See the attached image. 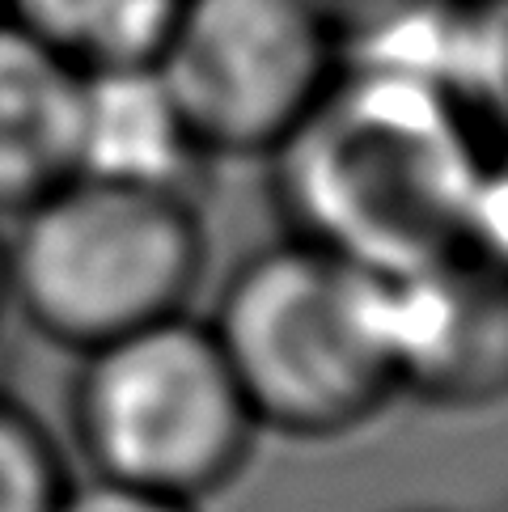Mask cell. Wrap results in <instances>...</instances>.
Wrapping results in <instances>:
<instances>
[{"instance_id": "10", "label": "cell", "mask_w": 508, "mask_h": 512, "mask_svg": "<svg viewBox=\"0 0 508 512\" xmlns=\"http://www.w3.org/2000/svg\"><path fill=\"white\" fill-rule=\"evenodd\" d=\"M56 512H204L195 500H178L166 491L115 483L102 474H85V479H68Z\"/></svg>"}, {"instance_id": "11", "label": "cell", "mask_w": 508, "mask_h": 512, "mask_svg": "<svg viewBox=\"0 0 508 512\" xmlns=\"http://www.w3.org/2000/svg\"><path fill=\"white\" fill-rule=\"evenodd\" d=\"M5 233H0V314H5Z\"/></svg>"}, {"instance_id": "5", "label": "cell", "mask_w": 508, "mask_h": 512, "mask_svg": "<svg viewBox=\"0 0 508 512\" xmlns=\"http://www.w3.org/2000/svg\"><path fill=\"white\" fill-rule=\"evenodd\" d=\"M386 280V347L398 398L479 407L504 394V297L487 259H441Z\"/></svg>"}, {"instance_id": "1", "label": "cell", "mask_w": 508, "mask_h": 512, "mask_svg": "<svg viewBox=\"0 0 508 512\" xmlns=\"http://www.w3.org/2000/svg\"><path fill=\"white\" fill-rule=\"evenodd\" d=\"M259 432L339 441L398 402L386 280L305 237L233 271L208 318Z\"/></svg>"}, {"instance_id": "4", "label": "cell", "mask_w": 508, "mask_h": 512, "mask_svg": "<svg viewBox=\"0 0 508 512\" xmlns=\"http://www.w3.org/2000/svg\"><path fill=\"white\" fill-rule=\"evenodd\" d=\"M157 68L204 157H271L339 81L318 0H183Z\"/></svg>"}, {"instance_id": "7", "label": "cell", "mask_w": 508, "mask_h": 512, "mask_svg": "<svg viewBox=\"0 0 508 512\" xmlns=\"http://www.w3.org/2000/svg\"><path fill=\"white\" fill-rule=\"evenodd\" d=\"M81 68L0 13V216L72 178Z\"/></svg>"}, {"instance_id": "9", "label": "cell", "mask_w": 508, "mask_h": 512, "mask_svg": "<svg viewBox=\"0 0 508 512\" xmlns=\"http://www.w3.org/2000/svg\"><path fill=\"white\" fill-rule=\"evenodd\" d=\"M68 479L56 436L0 390V512H56Z\"/></svg>"}, {"instance_id": "6", "label": "cell", "mask_w": 508, "mask_h": 512, "mask_svg": "<svg viewBox=\"0 0 508 512\" xmlns=\"http://www.w3.org/2000/svg\"><path fill=\"white\" fill-rule=\"evenodd\" d=\"M204 161L157 60L81 68L72 174L123 187L187 191Z\"/></svg>"}, {"instance_id": "3", "label": "cell", "mask_w": 508, "mask_h": 512, "mask_svg": "<svg viewBox=\"0 0 508 512\" xmlns=\"http://www.w3.org/2000/svg\"><path fill=\"white\" fill-rule=\"evenodd\" d=\"M68 428L85 474L195 504L238 479L263 436L191 309L77 352Z\"/></svg>"}, {"instance_id": "8", "label": "cell", "mask_w": 508, "mask_h": 512, "mask_svg": "<svg viewBox=\"0 0 508 512\" xmlns=\"http://www.w3.org/2000/svg\"><path fill=\"white\" fill-rule=\"evenodd\" d=\"M178 9L183 0H0V13L77 68L153 60Z\"/></svg>"}, {"instance_id": "2", "label": "cell", "mask_w": 508, "mask_h": 512, "mask_svg": "<svg viewBox=\"0 0 508 512\" xmlns=\"http://www.w3.org/2000/svg\"><path fill=\"white\" fill-rule=\"evenodd\" d=\"M204 263L208 237L187 191L72 174L13 216L5 305L47 343L85 352L191 309Z\"/></svg>"}]
</instances>
